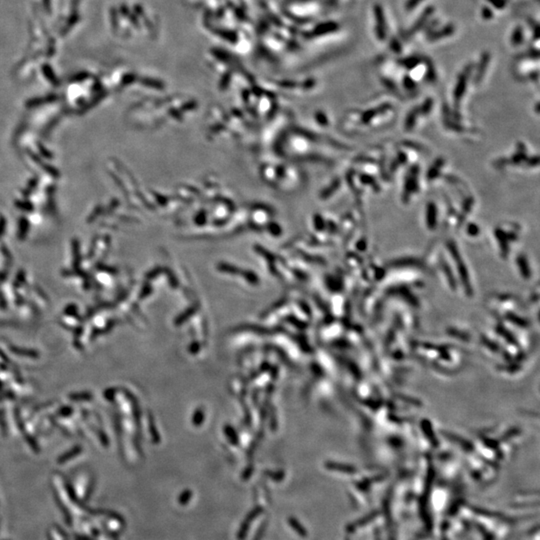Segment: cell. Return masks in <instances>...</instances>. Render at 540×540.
I'll return each mask as SVG.
<instances>
[{
	"instance_id": "6da1fadb",
	"label": "cell",
	"mask_w": 540,
	"mask_h": 540,
	"mask_svg": "<svg viewBox=\"0 0 540 540\" xmlns=\"http://www.w3.org/2000/svg\"><path fill=\"white\" fill-rule=\"evenodd\" d=\"M44 73L47 76V78L50 80V81H53L55 80V77H54V74H53V71H51V68L48 66V65H45L44 67Z\"/></svg>"
},
{
	"instance_id": "7a4b0ae2",
	"label": "cell",
	"mask_w": 540,
	"mask_h": 540,
	"mask_svg": "<svg viewBox=\"0 0 540 540\" xmlns=\"http://www.w3.org/2000/svg\"><path fill=\"white\" fill-rule=\"evenodd\" d=\"M44 4L46 11L48 13H50V9H51V2H50V0H44Z\"/></svg>"
}]
</instances>
